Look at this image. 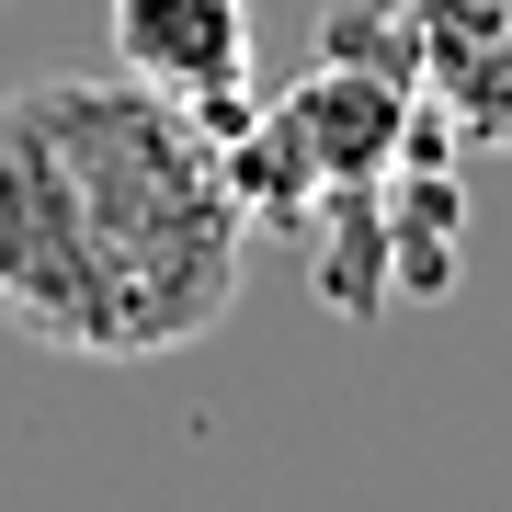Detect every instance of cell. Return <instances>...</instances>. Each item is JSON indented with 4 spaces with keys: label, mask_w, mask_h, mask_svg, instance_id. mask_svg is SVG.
<instances>
[{
    "label": "cell",
    "mask_w": 512,
    "mask_h": 512,
    "mask_svg": "<svg viewBox=\"0 0 512 512\" xmlns=\"http://www.w3.org/2000/svg\"><path fill=\"white\" fill-rule=\"evenodd\" d=\"M114 57L126 80H148L160 103H183L194 126H239L251 114V0H114Z\"/></svg>",
    "instance_id": "cell-3"
},
{
    "label": "cell",
    "mask_w": 512,
    "mask_h": 512,
    "mask_svg": "<svg viewBox=\"0 0 512 512\" xmlns=\"http://www.w3.org/2000/svg\"><path fill=\"white\" fill-rule=\"evenodd\" d=\"M239 274L251 205L217 126L126 69L0 92V330L69 365H160L239 308Z\"/></svg>",
    "instance_id": "cell-1"
},
{
    "label": "cell",
    "mask_w": 512,
    "mask_h": 512,
    "mask_svg": "<svg viewBox=\"0 0 512 512\" xmlns=\"http://www.w3.org/2000/svg\"><path fill=\"white\" fill-rule=\"evenodd\" d=\"M444 148L456 137L410 92L387 0H330L308 69L274 103L251 92V114L228 126V183L251 205V228L308 239V274L342 319H387L410 296L456 285L467 194Z\"/></svg>",
    "instance_id": "cell-2"
},
{
    "label": "cell",
    "mask_w": 512,
    "mask_h": 512,
    "mask_svg": "<svg viewBox=\"0 0 512 512\" xmlns=\"http://www.w3.org/2000/svg\"><path fill=\"white\" fill-rule=\"evenodd\" d=\"M410 92L456 148H512V0H387Z\"/></svg>",
    "instance_id": "cell-4"
}]
</instances>
